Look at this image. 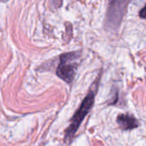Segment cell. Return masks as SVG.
Here are the masks:
<instances>
[{
    "mask_svg": "<svg viewBox=\"0 0 146 146\" xmlns=\"http://www.w3.org/2000/svg\"><path fill=\"white\" fill-rule=\"evenodd\" d=\"M116 122L123 130H132L139 127V121L133 115L128 114H121L117 116Z\"/></svg>",
    "mask_w": 146,
    "mask_h": 146,
    "instance_id": "cell-4",
    "label": "cell"
},
{
    "mask_svg": "<svg viewBox=\"0 0 146 146\" xmlns=\"http://www.w3.org/2000/svg\"><path fill=\"white\" fill-rule=\"evenodd\" d=\"M99 80H100V76L97 78V80H95V82L90 88L87 95L82 101L81 104L80 105V107L78 108V110H76L73 117L71 118L70 124L65 132V141L67 143H69L72 141L80 126L81 125L84 119L92 110L95 102V96H96V92L98 87Z\"/></svg>",
    "mask_w": 146,
    "mask_h": 146,
    "instance_id": "cell-1",
    "label": "cell"
},
{
    "mask_svg": "<svg viewBox=\"0 0 146 146\" xmlns=\"http://www.w3.org/2000/svg\"><path fill=\"white\" fill-rule=\"evenodd\" d=\"M130 0H110L105 17V27L109 30H116L127 12Z\"/></svg>",
    "mask_w": 146,
    "mask_h": 146,
    "instance_id": "cell-3",
    "label": "cell"
},
{
    "mask_svg": "<svg viewBox=\"0 0 146 146\" xmlns=\"http://www.w3.org/2000/svg\"><path fill=\"white\" fill-rule=\"evenodd\" d=\"M139 17L142 19H145L146 20V4L144 6V8L139 11Z\"/></svg>",
    "mask_w": 146,
    "mask_h": 146,
    "instance_id": "cell-5",
    "label": "cell"
},
{
    "mask_svg": "<svg viewBox=\"0 0 146 146\" xmlns=\"http://www.w3.org/2000/svg\"><path fill=\"white\" fill-rule=\"evenodd\" d=\"M80 51H72L62 54L56 68V75L68 84H71L75 77L80 62Z\"/></svg>",
    "mask_w": 146,
    "mask_h": 146,
    "instance_id": "cell-2",
    "label": "cell"
}]
</instances>
